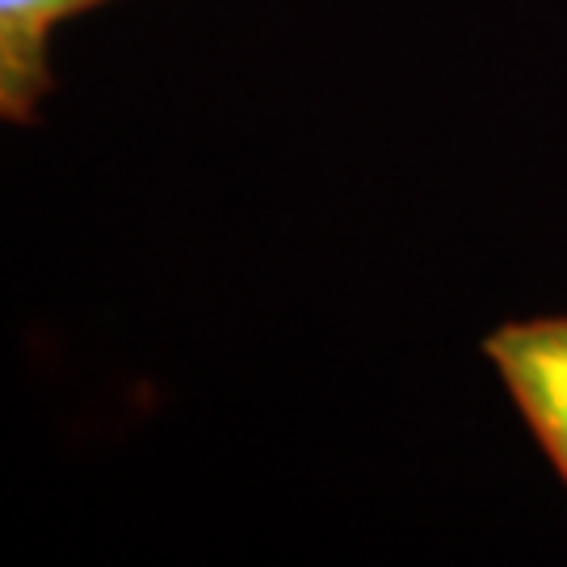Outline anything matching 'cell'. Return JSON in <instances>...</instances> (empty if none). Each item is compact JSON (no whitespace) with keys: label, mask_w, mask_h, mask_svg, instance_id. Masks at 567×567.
Segmentation results:
<instances>
[{"label":"cell","mask_w":567,"mask_h":567,"mask_svg":"<svg viewBox=\"0 0 567 567\" xmlns=\"http://www.w3.org/2000/svg\"><path fill=\"white\" fill-rule=\"evenodd\" d=\"M105 0H0V118L30 122L51 81V34Z\"/></svg>","instance_id":"2"},{"label":"cell","mask_w":567,"mask_h":567,"mask_svg":"<svg viewBox=\"0 0 567 567\" xmlns=\"http://www.w3.org/2000/svg\"><path fill=\"white\" fill-rule=\"evenodd\" d=\"M564 328H567V316H564Z\"/></svg>","instance_id":"3"},{"label":"cell","mask_w":567,"mask_h":567,"mask_svg":"<svg viewBox=\"0 0 567 567\" xmlns=\"http://www.w3.org/2000/svg\"><path fill=\"white\" fill-rule=\"evenodd\" d=\"M484 358L496 365L529 433L538 437L550 466L567 484V328L564 316L501 324L484 341Z\"/></svg>","instance_id":"1"}]
</instances>
